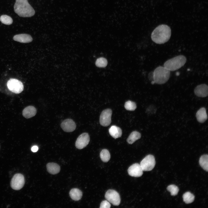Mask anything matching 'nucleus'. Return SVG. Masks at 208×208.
Listing matches in <instances>:
<instances>
[{"label":"nucleus","mask_w":208,"mask_h":208,"mask_svg":"<svg viewBox=\"0 0 208 208\" xmlns=\"http://www.w3.org/2000/svg\"><path fill=\"white\" fill-rule=\"evenodd\" d=\"M171 35L170 27L166 25H161L156 27L151 35L152 40L157 44H164L168 41Z\"/></svg>","instance_id":"f257e3e1"},{"label":"nucleus","mask_w":208,"mask_h":208,"mask_svg":"<svg viewBox=\"0 0 208 208\" xmlns=\"http://www.w3.org/2000/svg\"><path fill=\"white\" fill-rule=\"evenodd\" d=\"M14 9L15 12L20 17H30L35 13V10L27 0H16Z\"/></svg>","instance_id":"f03ea898"},{"label":"nucleus","mask_w":208,"mask_h":208,"mask_svg":"<svg viewBox=\"0 0 208 208\" xmlns=\"http://www.w3.org/2000/svg\"><path fill=\"white\" fill-rule=\"evenodd\" d=\"M152 74V81L154 83L162 84L166 83L169 79L170 71L164 67L159 66L155 69Z\"/></svg>","instance_id":"7ed1b4c3"},{"label":"nucleus","mask_w":208,"mask_h":208,"mask_svg":"<svg viewBox=\"0 0 208 208\" xmlns=\"http://www.w3.org/2000/svg\"><path fill=\"white\" fill-rule=\"evenodd\" d=\"M186 61V58L184 56L179 55L167 60L164 63V66L170 71H175L183 66Z\"/></svg>","instance_id":"20e7f679"},{"label":"nucleus","mask_w":208,"mask_h":208,"mask_svg":"<svg viewBox=\"0 0 208 208\" xmlns=\"http://www.w3.org/2000/svg\"><path fill=\"white\" fill-rule=\"evenodd\" d=\"M7 86L9 90L15 94L22 92L24 87L21 81L15 79H11L8 81Z\"/></svg>","instance_id":"39448f33"},{"label":"nucleus","mask_w":208,"mask_h":208,"mask_svg":"<svg viewBox=\"0 0 208 208\" xmlns=\"http://www.w3.org/2000/svg\"><path fill=\"white\" fill-rule=\"evenodd\" d=\"M140 164L143 171L152 170L155 164L154 156L151 155H147L142 160Z\"/></svg>","instance_id":"423d86ee"},{"label":"nucleus","mask_w":208,"mask_h":208,"mask_svg":"<svg viewBox=\"0 0 208 208\" xmlns=\"http://www.w3.org/2000/svg\"><path fill=\"white\" fill-rule=\"evenodd\" d=\"M105 198L107 200L114 205L118 206L120 202V198L119 193L114 190H108L105 194Z\"/></svg>","instance_id":"0eeeda50"},{"label":"nucleus","mask_w":208,"mask_h":208,"mask_svg":"<svg viewBox=\"0 0 208 208\" xmlns=\"http://www.w3.org/2000/svg\"><path fill=\"white\" fill-rule=\"evenodd\" d=\"M25 182L24 176L21 174H16L14 176L11 180V186L13 189L19 190L23 187Z\"/></svg>","instance_id":"6e6552de"},{"label":"nucleus","mask_w":208,"mask_h":208,"mask_svg":"<svg viewBox=\"0 0 208 208\" xmlns=\"http://www.w3.org/2000/svg\"><path fill=\"white\" fill-rule=\"evenodd\" d=\"M112 114V110L110 109H105L102 112L99 119L101 125L104 127H107L110 124Z\"/></svg>","instance_id":"1a4fd4ad"},{"label":"nucleus","mask_w":208,"mask_h":208,"mask_svg":"<svg viewBox=\"0 0 208 208\" xmlns=\"http://www.w3.org/2000/svg\"><path fill=\"white\" fill-rule=\"evenodd\" d=\"M90 138L88 134L84 133L81 134L77 138L75 142V146L79 149H82L88 144Z\"/></svg>","instance_id":"9d476101"},{"label":"nucleus","mask_w":208,"mask_h":208,"mask_svg":"<svg viewBox=\"0 0 208 208\" xmlns=\"http://www.w3.org/2000/svg\"><path fill=\"white\" fill-rule=\"evenodd\" d=\"M127 171L129 175L135 177L141 176L143 171L140 164L138 163H135L131 165L129 167Z\"/></svg>","instance_id":"9b49d317"},{"label":"nucleus","mask_w":208,"mask_h":208,"mask_svg":"<svg viewBox=\"0 0 208 208\" xmlns=\"http://www.w3.org/2000/svg\"><path fill=\"white\" fill-rule=\"evenodd\" d=\"M60 126L64 131L70 132L75 130L76 125L73 120L68 118L64 120L61 124Z\"/></svg>","instance_id":"f8f14e48"},{"label":"nucleus","mask_w":208,"mask_h":208,"mask_svg":"<svg viewBox=\"0 0 208 208\" xmlns=\"http://www.w3.org/2000/svg\"><path fill=\"white\" fill-rule=\"evenodd\" d=\"M194 93L198 96L205 97L208 94V87L207 85L202 84L197 86L194 89Z\"/></svg>","instance_id":"ddd939ff"},{"label":"nucleus","mask_w":208,"mask_h":208,"mask_svg":"<svg viewBox=\"0 0 208 208\" xmlns=\"http://www.w3.org/2000/svg\"><path fill=\"white\" fill-rule=\"evenodd\" d=\"M13 40L16 41L23 43H28L31 42L32 40L31 36L27 34H21L14 36Z\"/></svg>","instance_id":"4468645a"},{"label":"nucleus","mask_w":208,"mask_h":208,"mask_svg":"<svg viewBox=\"0 0 208 208\" xmlns=\"http://www.w3.org/2000/svg\"><path fill=\"white\" fill-rule=\"evenodd\" d=\"M37 113L36 108L32 106L26 107L23 110V116L26 118H29L34 116Z\"/></svg>","instance_id":"2eb2a0df"},{"label":"nucleus","mask_w":208,"mask_h":208,"mask_svg":"<svg viewBox=\"0 0 208 208\" xmlns=\"http://www.w3.org/2000/svg\"><path fill=\"white\" fill-rule=\"evenodd\" d=\"M198 121L200 123L204 122L207 119V116L205 108L202 107L199 109L196 114Z\"/></svg>","instance_id":"dca6fc26"},{"label":"nucleus","mask_w":208,"mask_h":208,"mask_svg":"<svg viewBox=\"0 0 208 208\" xmlns=\"http://www.w3.org/2000/svg\"><path fill=\"white\" fill-rule=\"evenodd\" d=\"M48 172L51 174H55L60 171V168L57 164L55 163H49L46 165Z\"/></svg>","instance_id":"f3484780"},{"label":"nucleus","mask_w":208,"mask_h":208,"mask_svg":"<svg viewBox=\"0 0 208 208\" xmlns=\"http://www.w3.org/2000/svg\"><path fill=\"white\" fill-rule=\"evenodd\" d=\"M109 131L110 135L115 139L120 137L122 133L121 129L115 125L112 126L109 129Z\"/></svg>","instance_id":"a211bd4d"},{"label":"nucleus","mask_w":208,"mask_h":208,"mask_svg":"<svg viewBox=\"0 0 208 208\" xmlns=\"http://www.w3.org/2000/svg\"><path fill=\"white\" fill-rule=\"evenodd\" d=\"M69 195L71 198L75 201H78L82 198V191L77 188H73L69 192Z\"/></svg>","instance_id":"6ab92c4d"},{"label":"nucleus","mask_w":208,"mask_h":208,"mask_svg":"<svg viewBox=\"0 0 208 208\" xmlns=\"http://www.w3.org/2000/svg\"><path fill=\"white\" fill-rule=\"evenodd\" d=\"M141 137V134L139 132L134 131L131 133L127 139L128 143L132 144Z\"/></svg>","instance_id":"aec40b11"},{"label":"nucleus","mask_w":208,"mask_h":208,"mask_svg":"<svg viewBox=\"0 0 208 208\" xmlns=\"http://www.w3.org/2000/svg\"><path fill=\"white\" fill-rule=\"evenodd\" d=\"M199 163L200 166L205 170L208 171V155H202L199 159Z\"/></svg>","instance_id":"412c9836"},{"label":"nucleus","mask_w":208,"mask_h":208,"mask_svg":"<svg viewBox=\"0 0 208 208\" xmlns=\"http://www.w3.org/2000/svg\"><path fill=\"white\" fill-rule=\"evenodd\" d=\"M183 197L184 201L186 204L192 203L194 200V195L190 192H187L183 195Z\"/></svg>","instance_id":"4be33fe9"},{"label":"nucleus","mask_w":208,"mask_h":208,"mask_svg":"<svg viewBox=\"0 0 208 208\" xmlns=\"http://www.w3.org/2000/svg\"><path fill=\"white\" fill-rule=\"evenodd\" d=\"M100 156L101 160L105 162H108L110 158V153L106 149H103L100 152Z\"/></svg>","instance_id":"5701e85b"},{"label":"nucleus","mask_w":208,"mask_h":208,"mask_svg":"<svg viewBox=\"0 0 208 208\" xmlns=\"http://www.w3.org/2000/svg\"><path fill=\"white\" fill-rule=\"evenodd\" d=\"M107 64V60L105 58L101 57L98 58L95 62L96 65L98 67L103 68L105 67Z\"/></svg>","instance_id":"b1692460"},{"label":"nucleus","mask_w":208,"mask_h":208,"mask_svg":"<svg viewBox=\"0 0 208 208\" xmlns=\"http://www.w3.org/2000/svg\"><path fill=\"white\" fill-rule=\"evenodd\" d=\"M0 21L3 23L7 25H11L13 22L12 18L6 15H1L0 17Z\"/></svg>","instance_id":"393cba45"},{"label":"nucleus","mask_w":208,"mask_h":208,"mask_svg":"<svg viewBox=\"0 0 208 208\" xmlns=\"http://www.w3.org/2000/svg\"><path fill=\"white\" fill-rule=\"evenodd\" d=\"M124 106L126 109L131 111L134 110L137 107L135 103L130 101L126 102Z\"/></svg>","instance_id":"a878e982"},{"label":"nucleus","mask_w":208,"mask_h":208,"mask_svg":"<svg viewBox=\"0 0 208 208\" xmlns=\"http://www.w3.org/2000/svg\"><path fill=\"white\" fill-rule=\"evenodd\" d=\"M167 189L170 192L172 196L176 195L179 191V189L178 187L174 185H171L168 186Z\"/></svg>","instance_id":"bb28decb"},{"label":"nucleus","mask_w":208,"mask_h":208,"mask_svg":"<svg viewBox=\"0 0 208 208\" xmlns=\"http://www.w3.org/2000/svg\"><path fill=\"white\" fill-rule=\"evenodd\" d=\"M111 207L109 202L107 200L103 201L100 204V208H109Z\"/></svg>","instance_id":"cd10ccee"},{"label":"nucleus","mask_w":208,"mask_h":208,"mask_svg":"<svg viewBox=\"0 0 208 208\" xmlns=\"http://www.w3.org/2000/svg\"><path fill=\"white\" fill-rule=\"evenodd\" d=\"M38 150V147L36 146H34L31 148V151L34 152H37Z\"/></svg>","instance_id":"c85d7f7f"}]
</instances>
